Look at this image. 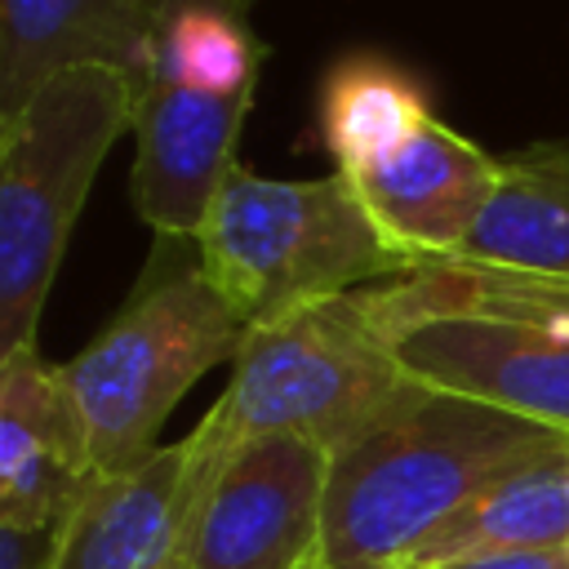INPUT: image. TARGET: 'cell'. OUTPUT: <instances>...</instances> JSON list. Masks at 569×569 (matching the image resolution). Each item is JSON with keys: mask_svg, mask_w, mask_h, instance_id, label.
<instances>
[{"mask_svg": "<svg viewBox=\"0 0 569 569\" xmlns=\"http://www.w3.org/2000/svg\"><path fill=\"white\" fill-rule=\"evenodd\" d=\"M253 89L191 93L156 71L138 84L133 111V209L160 240H196L236 169V142Z\"/></svg>", "mask_w": 569, "mask_h": 569, "instance_id": "cell-7", "label": "cell"}, {"mask_svg": "<svg viewBox=\"0 0 569 569\" xmlns=\"http://www.w3.org/2000/svg\"><path fill=\"white\" fill-rule=\"evenodd\" d=\"M196 498L191 445H160L129 471L93 476L58 525L53 569H164Z\"/></svg>", "mask_w": 569, "mask_h": 569, "instance_id": "cell-12", "label": "cell"}, {"mask_svg": "<svg viewBox=\"0 0 569 569\" xmlns=\"http://www.w3.org/2000/svg\"><path fill=\"white\" fill-rule=\"evenodd\" d=\"M431 569H569V547H525V551H485Z\"/></svg>", "mask_w": 569, "mask_h": 569, "instance_id": "cell-19", "label": "cell"}, {"mask_svg": "<svg viewBox=\"0 0 569 569\" xmlns=\"http://www.w3.org/2000/svg\"><path fill=\"white\" fill-rule=\"evenodd\" d=\"M396 356L422 387L471 396L569 436V333L493 316H422L400 329Z\"/></svg>", "mask_w": 569, "mask_h": 569, "instance_id": "cell-8", "label": "cell"}, {"mask_svg": "<svg viewBox=\"0 0 569 569\" xmlns=\"http://www.w3.org/2000/svg\"><path fill=\"white\" fill-rule=\"evenodd\" d=\"M413 391L418 382L405 373L369 289H351L249 325L231 356V378L196 422V436L227 449L284 431L338 453Z\"/></svg>", "mask_w": 569, "mask_h": 569, "instance_id": "cell-2", "label": "cell"}, {"mask_svg": "<svg viewBox=\"0 0 569 569\" xmlns=\"http://www.w3.org/2000/svg\"><path fill=\"white\" fill-rule=\"evenodd\" d=\"M164 569H191V565H182V560H169V565H164Z\"/></svg>", "mask_w": 569, "mask_h": 569, "instance_id": "cell-21", "label": "cell"}, {"mask_svg": "<svg viewBox=\"0 0 569 569\" xmlns=\"http://www.w3.org/2000/svg\"><path fill=\"white\" fill-rule=\"evenodd\" d=\"M98 476L84 413L36 347L0 356V520L58 529Z\"/></svg>", "mask_w": 569, "mask_h": 569, "instance_id": "cell-9", "label": "cell"}, {"mask_svg": "<svg viewBox=\"0 0 569 569\" xmlns=\"http://www.w3.org/2000/svg\"><path fill=\"white\" fill-rule=\"evenodd\" d=\"M569 449V436L498 405L422 387L329 453L311 569H409L418 547L493 480Z\"/></svg>", "mask_w": 569, "mask_h": 569, "instance_id": "cell-1", "label": "cell"}, {"mask_svg": "<svg viewBox=\"0 0 569 569\" xmlns=\"http://www.w3.org/2000/svg\"><path fill=\"white\" fill-rule=\"evenodd\" d=\"M169 0H0V120L71 67L156 71Z\"/></svg>", "mask_w": 569, "mask_h": 569, "instance_id": "cell-11", "label": "cell"}, {"mask_svg": "<svg viewBox=\"0 0 569 569\" xmlns=\"http://www.w3.org/2000/svg\"><path fill=\"white\" fill-rule=\"evenodd\" d=\"M267 44L249 31L244 13L213 0H173L160 22L156 76L191 93H244L258 84Z\"/></svg>", "mask_w": 569, "mask_h": 569, "instance_id": "cell-17", "label": "cell"}, {"mask_svg": "<svg viewBox=\"0 0 569 569\" xmlns=\"http://www.w3.org/2000/svg\"><path fill=\"white\" fill-rule=\"evenodd\" d=\"M169 4H173V0H169ZM213 4H227V9H236V13H244V9L253 4V0H213Z\"/></svg>", "mask_w": 569, "mask_h": 569, "instance_id": "cell-20", "label": "cell"}, {"mask_svg": "<svg viewBox=\"0 0 569 569\" xmlns=\"http://www.w3.org/2000/svg\"><path fill=\"white\" fill-rule=\"evenodd\" d=\"M351 182L378 231L422 267L462 253L498 187V156L431 116L391 160Z\"/></svg>", "mask_w": 569, "mask_h": 569, "instance_id": "cell-10", "label": "cell"}, {"mask_svg": "<svg viewBox=\"0 0 569 569\" xmlns=\"http://www.w3.org/2000/svg\"><path fill=\"white\" fill-rule=\"evenodd\" d=\"M133 111L129 71L71 67L0 120V356L36 347L71 227Z\"/></svg>", "mask_w": 569, "mask_h": 569, "instance_id": "cell-3", "label": "cell"}, {"mask_svg": "<svg viewBox=\"0 0 569 569\" xmlns=\"http://www.w3.org/2000/svg\"><path fill=\"white\" fill-rule=\"evenodd\" d=\"M369 298L400 338L405 325L422 316H493L511 325H533L551 333H569V276H533V271H498L480 262H422L400 280L369 284Z\"/></svg>", "mask_w": 569, "mask_h": 569, "instance_id": "cell-14", "label": "cell"}, {"mask_svg": "<svg viewBox=\"0 0 569 569\" xmlns=\"http://www.w3.org/2000/svg\"><path fill=\"white\" fill-rule=\"evenodd\" d=\"M196 253L244 329L413 271L338 169L325 178H262L236 164L196 236Z\"/></svg>", "mask_w": 569, "mask_h": 569, "instance_id": "cell-4", "label": "cell"}, {"mask_svg": "<svg viewBox=\"0 0 569 569\" xmlns=\"http://www.w3.org/2000/svg\"><path fill=\"white\" fill-rule=\"evenodd\" d=\"M58 529H27L0 520V569H53Z\"/></svg>", "mask_w": 569, "mask_h": 569, "instance_id": "cell-18", "label": "cell"}, {"mask_svg": "<svg viewBox=\"0 0 569 569\" xmlns=\"http://www.w3.org/2000/svg\"><path fill=\"white\" fill-rule=\"evenodd\" d=\"M458 262L569 276V138L498 156V187Z\"/></svg>", "mask_w": 569, "mask_h": 569, "instance_id": "cell-13", "label": "cell"}, {"mask_svg": "<svg viewBox=\"0 0 569 569\" xmlns=\"http://www.w3.org/2000/svg\"><path fill=\"white\" fill-rule=\"evenodd\" d=\"M431 120L422 84L373 53H347L320 84V133L338 173L365 178Z\"/></svg>", "mask_w": 569, "mask_h": 569, "instance_id": "cell-16", "label": "cell"}, {"mask_svg": "<svg viewBox=\"0 0 569 569\" xmlns=\"http://www.w3.org/2000/svg\"><path fill=\"white\" fill-rule=\"evenodd\" d=\"M196 498L178 542L191 569H311L320 551L329 449L302 436H249L227 449L187 436Z\"/></svg>", "mask_w": 569, "mask_h": 569, "instance_id": "cell-6", "label": "cell"}, {"mask_svg": "<svg viewBox=\"0 0 569 569\" xmlns=\"http://www.w3.org/2000/svg\"><path fill=\"white\" fill-rule=\"evenodd\" d=\"M525 547H569V449L480 489L418 547L409 569Z\"/></svg>", "mask_w": 569, "mask_h": 569, "instance_id": "cell-15", "label": "cell"}, {"mask_svg": "<svg viewBox=\"0 0 569 569\" xmlns=\"http://www.w3.org/2000/svg\"><path fill=\"white\" fill-rule=\"evenodd\" d=\"M240 338L244 320L213 289L200 253L191 262H164L160 244L133 298L80 356L62 365V378L89 427L93 467L111 476L151 458L178 400L200 373H209L218 360H231Z\"/></svg>", "mask_w": 569, "mask_h": 569, "instance_id": "cell-5", "label": "cell"}]
</instances>
